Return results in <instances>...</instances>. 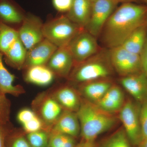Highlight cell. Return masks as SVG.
Masks as SVG:
<instances>
[{
  "label": "cell",
  "instance_id": "27",
  "mask_svg": "<svg viewBox=\"0 0 147 147\" xmlns=\"http://www.w3.org/2000/svg\"><path fill=\"white\" fill-rule=\"evenodd\" d=\"M50 133L43 129L26 134V136L32 147H48Z\"/></svg>",
  "mask_w": 147,
  "mask_h": 147
},
{
  "label": "cell",
  "instance_id": "41",
  "mask_svg": "<svg viewBox=\"0 0 147 147\" xmlns=\"http://www.w3.org/2000/svg\"><path fill=\"white\" fill-rule=\"evenodd\" d=\"M146 25L147 26V12L146 13Z\"/></svg>",
  "mask_w": 147,
  "mask_h": 147
},
{
  "label": "cell",
  "instance_id": "32",
  "mask_svg": "<svg viewBox=\"0 0 147 147\" xmlns=\"http://www.w3.org/2000/svg\"><path fill=\"white\" fill-rule=\"evenodd\" d=\"M37 115L32 110L24 108L20 110L17 115V119L22 125L34 118Z\"/></svg>",
  "mask_w": 147,
  "mask_h": 147
},
{
  "label": "cell",
  "instance_id": "30",
  "mask_svg": "<svg viewBox=\"0 0 147 147\" xmlns=\"http://www.w3.org/2000/svg\"><path fill=\"white\" fill-rule=\"evenodd\" d=\"M139 119L143 141L147 138V101L142 103L139 108Z\"/></svg>",
  "mask_w": 147,
  "mask_h": 147
},
{
  "label": "cell",
  "instance_id": "8",
  "mask_svg": "<svg viewBox=\"0 0 147 147\" xmlns=\"http://www.w3.org/2000/svg\"><path fill=\"white\" fill-rule=\"evenodd\" d=\"M119 117L131 144L139 146L142 141L139 109L134 102L128 100L119 110Z\"/></svg>",
  "mask_w": 147,
  "mask_h": 147
},
{
  "label": "cell",
  "instance_id": "36",
  "mask_svg": "<svg viewBox=\"0 0 147 147\" xmlns=\"http://www.w3.org/2000/svg\"><path fill=\"white\" fill-rule=\"evenodd\" d=\"M75 138L70 137L61 147H76Z\"/></svg>",
  "mask_w": 147,
  "mask_h": 147
},
{
  "label": "cell",
  "instance_id": "33",
  "mask_svg": "<svg viewBox=\"0 0 147 147\" xmlns=\"http://www.w3.org/2000/svg\"><path fill=\"white\" fill-rule=\"evenodd\" d=\"M73 0H52L55 9L59 12H67L71 8Z\"/></svg>",
  "mask_w": 147,
  "mask_h": 147
},
{
  "label": "cell",
  "instance_id": "39",
  "mask_svg": "<svg viewBox=\"0 0 147 147\" xmlns=\"http://www.w3.org/2000/svg\"><path fill=\"white\" fill-rule=\"evenodd\" d=\"M120 2L124 3H133L137 1V0H119Z\"/></svg>",
  "mask_w": 147,
  "mask_h": 147
},
{
  "label": "cell",
  "instance_id": "12",
  "mask_svg": "<svg viewBox=\"0 0 147 147\" xmlns=\"http://www.w3.org/2000/svg\"><path fill=\"white\" fill-rule=\"evenodd\" d=\"M57 48L52 42L44 38L28 50L23 69H26L33 66L46 65Z\"/></svg>",
  "mask_w": 147,
  "mask_h": 147
},
{
  "label": "cell",
  "instance_id": "1",
  "mask_svg": "<svg viewBox=\"0 0 147 147\" xmlns=\"http://www.w3.org/2000/svg\"><path fill=\"white\" fill-rule=\"evenodd\" d=\"M147 6L124 3L116 9L102 29V40L110 49L121 46L131 33L146 24Z\"/></svg>",
  "mask_w": 147,
  "mask_h": 147
},
{
  "label": "cell",
  "instance_id": "31",
  "mask_svg": "<svg viewBox=\"0 0 147 147\" xmlns=\"http://www.w3.org/2000/svg\"><path fill=\"white\" fill-rule=\"evenodd\" d=\"M70 137L62 133L50 132L48 147H61Z\"/></svg>",
  "mask_w": 147,
  "mask_h": 147
},
{
  "label": "cell",
  "instance_id": "13",
  "mask_svg": "<svg viewBox=\"0 0 147 147\" xmlns=\"http://www.w3.org/2000/svg\"><path fill=\"white\" fill-rule=\"evenodd\" d=\"M120 83L137 101H147V76L142 71L122 77Z\"/></svg>",
  "mask_w": 147,
  "mask_h": 147
},
{
  "label": "cell",
  "instance_id": "7",
  "mask_svg": "<svg viewBox=\"0 0 147 147\" xmlns=\"http://www.w3.org/2000/svg\"><path fill=\"white\" fill-rule=\"evenodd\" d=\"M119 3V0L92 1L91 15L85 30L95 37L99 36Z\"/></svg>",
  "mask_w": 147,
  "mask_h": 147
},
{
  "label": "cell",
  "instance_id": "14",
  "mask_svg": "<svg viewBox=\"0 0 147 147\" xmlns=\"http://www.w3.org/2000/svg\"><path fill=\"white\" fill-rule=\"evenodd\" d=\"M54 99L64 110L76 112L82 102L79 92L68 86L55 88L49 91Z\"/></svg>",
  "mask_w": 147,
  "mask_h": 147
},
{
  "label": "cell",
  "instance_id": "16",
  "mask_svg": "<svg viewBox=\"0 0 147 147\" xmlns=\"http://www.w3.org/2000/svg\"><path fill=\"white\" fill-rule=\"evenodd\" d=\"M113 86L111 82L104 79L80 84L78 92L86 100L95 104L101 99Z\"/></svg>",
  "mask_w": 147,
  "mask_h": 147
},
{
  "label": "cell",
  "instance_id": "5",
  "mask_svg": "<svg viewBox=\"0 0 147 147\" xmlns=\"http://www.w3.org/2000/svg\"><path fill=\"white\" fill-rule=\"evenodd\" d=\"M32 106V110L50 131L64 111L49 91L38 94L33 100Z\"/></svg>",
  "mask_w": 147,
  "mask_h": 147
},
{
  "label": "cell",
  "instance_id": "4",
  "mask_svg": "<svg viewBox=\"0 0 147 147\" xmlns=\"http://www.w3.org/2000/svg\"><path fill=\"white\" fill-rule=\"evenodd\" d=\"M85 29L72 22L66 16L50 20L44 24L43 36L58 47L67 46Z\"/></svg>",
  "mask_w": 147,
  "mask_h": 147
},
{
  "label": "cell",
  "instance_id": "22",
  "mask_svg": "<svg viewBox=\"0 0 147 147\" xmlns=\"http://www.w3.org/2000/svg\"><path fill=\"white\" fill-rule=\"evenodd\" d=\"M27 52L26 47L18 38L3 55L6 63L16 69H23Z\"/></svg>",
  "mask_w": 147,
  "mask_h": 147
},
{
  "label": "cell",
  "instance_id": "18",
  "mask_svg": "<svg viewBox=\"0 0 147 147\" xmlns=\"http://www.w3.org/2000/svg\"><path fill=\"white\" fill-rule=\"evenodd\" d=\"M91 11V0H73L66 16L73 23L85 29L89 22Z\"/></svg>",
  "mask_w": 147,
  "mask_h": 147
},
{
  "label": "cell",
  "instance_id": "2",
  "mask_svg": "<svg viewBox=\"0 0 147 147\" xmlns=\"http://www.w3.org/2000/svg\"><path fill=\"white\" fill-rule=\"evenodd\" d=\"M81 127L80 134L86 142L93 143L100 134L110 129L116 123L115 118L105 113L94 103L82 99L76 112Z\"/></svg>",
  "mask_w": 147,
  "mask_h": 147
},
{
  "label": "cell",
  "instance_id": "38",
  "mask_svg": "<svg viewBox=\"0 0 147 147\" xmlns=\"http://www.w3.org/2000/svg\"><path fill=\"white\" fill-rule=\"evenodd\" d=\"M82 147H94V146H93V143L85 142Z\"/></svg>",
  "mask_w": 147,
  "mask_h": 147
},
{
  "label": "cell",
  "instance_id": "11",
  "mask_svg": "<svg viewBox=\"0 0 147 147\" xmlns=\"http://www.w3.org/2000/svg\"><path fill=\"white\" fill-rule=\"evenodd\" d=\"M74 65L73 57L67 45L58 47L46 65L55 76L68 78Z\"/></svg>",
  "mask_w": 147,
  "mask_h": 147
},
{
  "label": "cell",
  "instance_id": "23",
  "mask_svg": "<svg viewBox=\"0 0 147 147\" xmlns=\"http://www.w3.org/2000/svg\"><path fill=\"white\" fill-rule=\"evenodd\" d=\"M147 39V26H140L129 35L121 46L127 51L140 55Z\"/></svg>",
  "mask_w": 147,
  "mask_h": 147
},
{
  "label": "cell",
  "instance_id": "35",
  "mask_svg": "<svg viewBox=\"0 0 147 147\" xmlns=\"http://www.w3.org/2000/svg\"><path fill=\"white\" fill-rule=\"evenodd\" d=\"M139 55L142 71L147 76V39L144 48Z\"/></svg>",
  "mask_w": 147,
  "mask_h": 147
},
{
  "label": "cell",
  "instance_id": "20",
  "mask_svg": "<svg viewBox=\"0 0 147 147\" xmlns=\"http://www.w3.org/2000/svg\"><path fill=\"white\" fill-rule=\"evenodd\" d=\"M24 78L26 82L41 86L50 85L55 75L46 65L30 67L25 69Z\"/></svg>",
  "mask_w": 147,
  "mask_h": 147
},
{
  "label": "cell",
  "instance_id": "25",
  "mask_svg": "<svg viewBox=\"0 0 147 147\" xmlns=\"http://www.w3.org/2000/svg\"><path fill=\"white\" fill-rule=\"evenodd\" d=\"M5 147H32L23 129L12 127L8 132L5 140Z\"/></svg>",
  "mask_w": 147,
  "mask_h": 147
},
{
  "label": "cell",
  "instance_id": "17",
  "mask_svg": "<svg viewBox=\"0 0 147 147\" xmlns=\"http://www.w3.org/2000/svg\"><path fill=\"white\" fill-rule=\"evenodd\" d=\"M124 95L119 87L112 86L103 97L94 104L105 113H115L121 110L124 104Z\"/></svg>",
  "mask_w": 147,
  "mask_h": 147
},
{
  "label": "cell",
  "instance_id": "15",
  "mask_svg": "<svg viewBox=\"0 0 147 147\" xmlns=\"http://www.w3.org/2000/svg\"><path fill=\"white\" fill-rule=\"evenodd\" d=\"M50 132L62 133L74 138L78 137L81 132V127L76 113L64 110Z\"/></svg>",
  "mask_w": 147,
  "mask_h": 147
},
{
  "label": "cell",
  "instance_id": "3",
  "mask_svg": "<svg viewBox=\"0 0 147 147\" xmlns=\"http://www.w3.org/2000/svg\"><path fill=\"white\" fill-rule=\"evenodd\" d=\"M109 51H98L81 63L74 65L68 79L73 83L82 84L105 79L111 75Z\"/></svg>",
  "mask_w": 147,
  "mask_h": 147
},
{
  "label": "cell",
  "instance_id": "43",
  "mask_svg": "<svg viewBox=\"0 0 147 147\" xmlns=\"http://www.w3.org/2000/svg\"><path fill=\"white\" fill-rule=\"evenodd\" d=\"M91 1H93V0H91Z\"/></svg>",
  "mask_w": 147,
  "mask_h": 147
},
{
  "label": "cell",
  "instance_id": "21",
  "mask_svg": "<svg viewBox=\"0 0 147 147\" xmlns=\"http://www.w3.org/2000/svg\"><path fill=\"white\" fill-rule=\"evenodd\" d=\"M3 56V53L0 52V91L4 94L19 96L26 91L22 86L13 85L16 76L11 73L4 65Z\"/></svg>",
  "mask_w": 147,
  "mask_h": 147
},
{
  "label": "cell",
  "instance_id": "24",
  "mask_svg": "<svg viewBox=\"0 0 147 147\" xmlns=\"http://www.w3.org/2000/svg\"><path fill=\"white\" fill-rule=\"evenodd\" d=\"M18 38V30L0 22V52L3 55Z\"/></svg>",
  "mask_w": 147,
  "mask_h": 147
},
{
  "label": "cell",
  "instance_id": "10",
  "mask_svg": "<svg viewBox=\"0 0 147 147\" xmlns=\"http://www.w3.org/2000/svg\"><path fill=\"white\" fill-rule=\"evenodd\" d=\"M43 25L38 16L30 13L26 14L18 32L19 38L27 50L45 38Z\"/></svg>",
  "mask_w": 147,
  "mask_h": 147
},
{
  "label": "cell",
  "instance_id": "37",
  "mask_svg": "<svg viewBox=\"0 0 147 147\" xmlns=\"http://www.w3.org/2000/svg\"><path fill=\"white\" fill-rule=\"evenodd\" d=\"M137 146L138 147H147V138L143 140L140 143V144Z\"/></svg>",
  "mask_w": 147,
  "mask_h": 147
},
{
  "label": "cell",
  "instance_id": "40",
  "mask_svg": "<svg viewBox=\"0 0 147 147\" xmlns=\"http://www.w3.org/2000/svg\"><path fill=\"white\" fill-rule=\"evenodd\" d=\"M84 143H82L81 144L78 145V146H76V147H83V145H84Z\"/></svg>",
  "mask_w": 147,
  "mask_h": 147
},
{
  "label": "cell",
  "instance_id": "29",
  "mask_svg": "<svg viewBox=\"0 0 147 147\" xmlns=\"http://www.w3.org/2000/svg\"><path fill=\"white\" fill-rule=\"evenodd\" d=\"M22 127L23 130L26 134L43 129L49 131L46 128L43 122L37 115L36 116L31 120L23 124Z\"/></svg>",
  "mask_w": 147,
  "mask_h": 147
},
{
  "label": "cell",
  "instance_id": "42",
  "mask_svg": "<svg viewBox=\"0 0 147 147\" xmlns=\"http://www.w3.org/2000/svg\"><path fill=\"white\" fill-rule=\"evenodd\" d=\"M142 1L144 3H146V4L147 5V0H142Z\"/></svg>",
  "mask_w": 147,
  "mask_h": 147
},
{
  "label": "cell",
  "instance_id": "28",
  "mask_svg": "<svg viewBox=\"0 0 147 147\" xmlns=\"http://www.w3.org/2000/svg\"><path fill=\"white\" fill-rule=\"evenodd\" d=\"M11 105L10 100L0 91V122H10Z\"/></svg>",
  "mask_w": 147,
  "mask_h": 147
},
{
  "label": "cell",
  "instance_id": "26",
  "mask_svg": "<svg viewBox=\"0 0 147 147\" xmlns=\"http://www.w3.org/2000/svg\"><path fill=\"white\" fill-rule=\"evenodd\" d=\"M124 129H119L102 143L100 147H131Z\"/></svg>",
  "mask_w": 147,
  "mask_h": 147
},
{
  "label": "cell",
  "instance_id": "9",
  "mask_svg": "<svg viewBox=\"0 0 147 147\" xmlns=\"http://www.w3.org/2000/svg\"><path fill=\"white\" fill-rule=\"evenodd\" d=\"M74 65L88 59L98 52L95 37L86 30L77 35L68 45Z\"/></svg>",
  "mask_w": 147,
  "mask_h": 147
},
{
  "label": "cell",
  "instance_id": "19",
  "mask_svg": "<svg viewBox=\"0 0 147 147\" xmlns=\"http://www.w3.org/2000/svg\"><path fill=\"white\" fill-rule=\"evenodd\" d=\"M26 14L13 0H0V22L7 25L21 24Z\"/></svg>",
  "mask_w": 147,
  "mask_h": 147
},
{
  "label": "cell",
  "instance_id": "34",
  "mask_svg": "<svg viewBox=\"0 0 147 147\" xmlns=\"http://www.w3.org/2000/svg\"><path fill=\"white\" fill-rule=\"evenodd\" d=\"M12 127V125L10 122L8 123L0 122V147H5L7 135Z\"/></svg>",
  "mask_w": 147,
  "mask_h": 147
},
{
  "label": "cell",
  "instance_id": "6",
  "mask_svg": "<svg viewBox=\"0 0 147 147\" xmlns=\"http://www.w3.org/2000/svg\"><path fill=\"white\" fill-rule=\"evenodd\" d=\"M109 53L112 67L122 77L142 71L140 55L127 51L122 46L110 49Z\"/></svg>",
  "mask_w": 147,
  "mask_h": 147
}]
</instances>
